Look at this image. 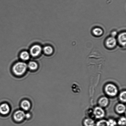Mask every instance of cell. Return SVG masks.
Returning <instances> with one entry per match:
<instances>
[{
    "label": "cell",
    "mask_w": 126,
    "mask_h": 126,
    "mask_svg": "<svg viewBox=\"0 0 126 126\" xmlns=\"http://www.w3.org/2000/svg\"><path fill=\"white\" fill-rule=\"evenodd\" d=\"M27 64L23 62L16 63L13 66V71L14 73L17 76H21L26 72L27 70Z\"/></svg>",
    "instance_id": "obj_1"
},
{
    "label": "cell",
    "mask_w": 126,
    "mask_h": 126,
    "mask_svg": "<svg viewBox=\"0 0 126 126\" xmlns=\"http://www.w3.org/2000/svg\"><path fill=\"white\" fill-rule=\"evenodd\" d=\"M105 92L107 95L110 97H114L116 96L118 93V88L113 83L107 84L104 88Z\"/></svg>",
    "instance_id": "obj_2"
},
{
    "label": "cell",
    "mask_w": 126,
    "mask_h": 126,
    "mask_svg": "<svg viewBox=\"0 0 126 126\" xmlns=\"http://www.w3.org/2000/svg\"><path fill=\"white\" fill-rule=\"evenodd\" d=\"M117 40L114 37L112 36L108 37L105 42V45L107 48L113 49L116 46Z\"/></svg>",
    "instance_id": "obj_3"
},
{
    "label": "cell",
    "mask_w": 126,
    "mask_h": 126,
    "mask_svg": "<svg viewBox=\"0 0 126 126\" xmlns=\"http://www.w3.org/2000/svg\"><path fill=\"white\" fill-rule=\"evenodd\" d=\"M93 115L97 119L103 118L105 115L104 110L101 107H96L93 111Z\"/></svg>",
    "instance_id": "obj_4"
},
{
    "label": "cell",
    "mask_w": 126,
    "mask_h": 126,
    "mask_svg": "<svg viewBox=\"0 0 126 126\" xmlns=\"http://www.w3.org/2000/svg\"><path fill=\"white\" fill-rule=\"evenodd\" d=\"M117 42L122 47H126V32H123L118 34Z\"/></svg>",
    "instance_id": "obj_5"
},
{
    "label": "cell",
    "mask_w": 126,
    "mask_h": 126,
    "mask_svg": "<svg viewBox=\"0 0 126 126\" xmlns=\"http://www.w3.org/2000/svg\"><path fill=\"white\" fill-rule=\"evenodd\" d=\"M42 50L41 47L39 45H35L33 46L30 49L31 55L34 57L38 56L40 55Z\"/></svg>",
    "instance_id": "obj_6"
},
{
    "label": "cell",
    "mask_w": 126,
    "mask_h": 126,
    "mask_svg": "<svg viewBox=\"0 0 126 126\" xmlns=\"http://www.w3.org/2000/svg\"><path fill=\"white\" fill-rule=\"evenodd\" d=\"M25 114L24 111L21 110L16 111L14 115V118L16 121L20 122L25 118Z\"/></svg>",
    "instance_id": "obj_7"
},
{
    "label": "cell",
    "mask_w": 126,
    "mask_h": 126,
    "mask_svg": "<svg viewBox=\"0 0 126 126\" xmlns=\"http://www.w3.org/2000/svg\"><path fill=\"white\" fill-rule=\"evenodd\" d=\"M9 106L7 103H3L0 106V113L2 115L8 114L10 111Z\"/></svg>",
    "instance_id": "obj_8"
},
{
    "label": "cell",
    "mask_w": 126,
    "mask_h": 126,
    "mask_svg": "<svg viewBox=\"0 0 126 126\" xmlns=\"http://www.w3.org/2000/svg\"><path fill=\"white\" fill-rule=\"evenodd\" d=\"M98 104L101 107H107L109 103V100L106 97H101L99 100Z\"/></svg>",
    "instance_id": "obj_9"
},
{
    "label": "cell",
    "mask_w": 126,
    "mask_h": 126,
    "mask_svg": "<svg viewBox=\"0 0 126 126\" xmlns=\"http://www.w3.org/2000/svg\"><path fill=\"white\" fill-rule=\"evenodd\" d=\"M92 33L95 36L100 37L103 34V31L102 28L99 27H96L92 30Z\"/></svg>",
    "instance_id": "obj_10"
},
{
    "label": "cell",
    "mask_w": 126,
    "mask_h": 126,
    "mask_svg": "<svg viewBox=\"0 0 126 126\" xmlns=\"http://www.w3.org/2000/svg\"><path fill=\"white\" fill-rule=\"evenodd\" d=\"M126 106L123 104L120 103L117 104L115 107V110L119 114H123L125 112Z\"/></svg>",
    "instance_id": "obj_11"
},
{
    "label": "cell",
    "mask_w": 126,
    "mask_h": 126,
    "mask_svg": "<svg viewBox=\"0 0 126 126\" xmlns=\"http://www.w3.org/2000/svg\"><path fill=\"white\" fill-rule=\"evenodd\" d=\"M21 107L25 110H28L31 107L30 102L27 100H24L21 103Z\"/></svg>",
    "instance_id": "obj_12"
},
{
    "label": "cell",
    "mask_w": 126,
    "mask_h": 126,
    "mask_svg": "<svg viewBox=\"0 0 126 126\" xmlns=\"http://www.w3.org/2000/svg\"><path fill=\"white\" fill-rule=\"evenodd\" d=\"M83 123L84 126H94L95 125L94 120L91 118L85 119Z\"/></svg>",
    "instance_id": "obj_13"
},
{
    "label": "cell",
    "mask_w": 126,
    "mask_h": 126,
    "mask_svg": "<svg viewBox=\"0 0 126 126\" xmlns=\"http://www.w3.org/2000/svg\"><path fill=\"white\" fill-rule=\"evenodd\" d=\"M71 89L73 92L76 94L79 93L81 90L79 85L76 83L73 84L71 86Z\"/></svg>",
    "instance_id": "obj_14"
},
{
    "label": "cell",
    "mask_w": 126,
    "mask_h": 126,
    "mask_svg": "<svg viewBox=\"0 0 126 126\" xmlns=\"http://www.w3.org/2000/svg\"><path fill=\"white\" fill-rule=\"evenodd\" d=\"M20 56L22 60H24V61L29 60L30 57L29 53L26 51L22 52L21 53Z\"/></svg>",
    "instance_id": "obj_15"
},
{
    "label": "cell",
    "mask_w": 126,
    "mask_h": 126,
    "mask_svg": "<svg viewBox=\"0 0 126 126\" xmlns=\"http://www.w3.org/2000/svg\"><path fill=\"white\" fill-rule=\"evenodd\" d=\"M44 53L46 55H50L52 53L53 50L51 47L47 46L44 48Z\"/></svg>",
    "instance_id": "obj_16"
},
{
    "label": "cell",
    "mask_w": 126,
    "mask_h": 126,
    "mask_svg": "<svg viewBox=\"0 0 126 126\" xmlns=\"http://www.w3.org/2000/svg\"><path fill=\"white\" fill-rule=\"evenodd\" d=\"M28 67L30 70H35L37 68L38 65L34 61H31L28 64Z\"/></svg>",
    "instance_id": "obj_17"
},
{
    "label": "cell",
    "mask_w": 126,
    "mask_h": 126,
    "mask_svg": "<svg viewBox=\"0 0 126 126\" xmlns=\"http://www.w3.org/2000/svg\"><path fill=\"white\" fill-rule=\"evenodd\" d=\"M96 126H109L108 121L105 120H102L97 122L96 124Z\"/></svg>",
    "instance_id": "obj_18"
},
{
    "label": "cell",
    "mask_w": 126,
    "mask_h": 126,
    "mask_svg": "<svg viewBox=\"0 0 126 126\" xmlns=\"http://www.w3.org/2000/svg\"><path fill=\"white\" fill-rule=\"evenodd\" d=\"M119 98L120 100L123 102H126V91H122L120 94Z\"/></svg>",
    "instance_id": "obj_19"
},
{
    "label": "cell",
    "mask_w": 126,
    "mask_h": 126,
    "mask_svg": "<svg viewBox=\"0 0 126 126\" xmlns=\"http://www.w3.org/2000/svg\"><path fill=\"white\" fill-rule=\"evenodd\" d=\"M126 118L125 117H122L118 120V123L119 126H125L126 125Z\"/></svg>",
    "instance_id": "obj_20"
},
{
    "label": "cell",
    "mask_w": 126,
    "mask_h": 126,
    "mask_svg": "<svg viewBox=\"0 0 126 126\" xmlns=\"http://www.w3.org/2000/svg\"><path fill=\"white\" fill-rule=\"evenodd\" d=\"M109 126H116L117 124V122L113 119H110L108 121Z\"/></svg>",
    "instance_id": "obj_21"
},
{
    "label": "cell",
    "mask_w": 126,
    "mask_h": 126,
    "mask_svg": "<svg viewBox=\"0 0 126 126\" xmlns=\"http://www.w3.org/2000/svg\"><path fill=\"white\" fill-rule=\"evenodd\" d=\"M31 117V114L30 113H27L26 114H25V118H28V119L30 118Z\"/></svg>",
    "instance_id": "obj_22"
},
{
    "label": "cell",
    "mask_w": 126,
    "mask_h": 126,
    "mask_svg": "<svg viewBox=\"0 0 126 126\" xmlns=\"http://www.w3.org/2000/svg\"><path fill=\"white\" fill-rule=\"evenodd\" d=\"M117 32L116 31H113V32H112V34H111V36L114 37H115L116 35H117Z\"/></svg>",
    "instance_id": "obj_23"
}]
</instances>
